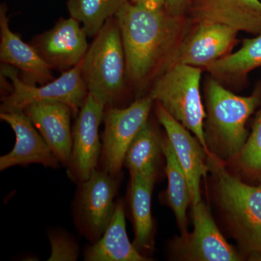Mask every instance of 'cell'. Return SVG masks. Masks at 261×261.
<instances>
[{"mask_svg": "<svg viewBox=\"0 0 261 261\" xmlns=\"http://www.w3.org/2000/svg\"><path fill=\"white\" fill-rule=\"evenodd\" d=\"M0 61L20 70L27 83L46 84L53 80L51 68L32 44L12 32L5 6L0 8Z\"/></svg>", "mask_w": 261, "mask_h": 261, "instance_id": "17", "label": "cell"}, {"mask_svg": "<svg viewBox=\"0 0 261 261\" xmlns=\"http://www.w3.org/2000/svg\"><path fill=\"white\" fill-rule=\"evenodd\" d=\"M261 67V33L251 39H244L238 51L230 53L205 68L211 76L221 81H236Z\"/></svg>", "mask_w": 261, "mask_h": 261, "instance_id": "21", "label": "cell"}, {"mask_svg": "<svg viewBox=\"0 0 261 261\" xmlns=\"http://www.w3.org/2000/svg\"><path fill=\"white\" fill-rule=\"evenodd\" d=\"M118 177L96 170L90 177L80 182L73 204L77 227L94 244L97 243L111 223L116 203Z\"/></svg>", "mask_w": 261, "mask_h": 261, "instance_id": "8", "label": "cell"}, {"mask_svg": "<svg viewBox=\"0 0 261 261\" xmlns=\"http://www.w3.org/2000/svg\"><path fill=\"white\" fill-rule=\"evenodd\" d=\"M115 17L121 32L127 78L137 87H145L166 69L191 23L165 8L151 9L129 1Z\"/></svg>", "mask_w": 261, "mask_h": 261, "instance_id": "1", "label": "cell"}, {"mask_svg": "<svg viewBox=\"0 0 261 261\" xmlns=\"http://www.w3.org/2000/svg\"><path fill=\"white\" fill-rule=\"evenodd\" d=\"M87 34L78 20L61 18L32 44L51 69L65 72L80 64L88 50Z\"/></svg>", "mask_w": 261, "mask_h": 261, "instance_id": "12", "label": "cell"}, {"mask_svg": "<svg viewBox=\"0 0 261 261\" xmlns=\"http://www.w3.org/2000/svg\"><path fill=\"white\" fill-rule=\"evenodd\" d=\"M194 228L175 242L178 255L188 260L235 261L241 257L221 233L210 209L201 200L192 205Z\"/></svg>", "mask_w": 261, "mask_h": 261, "instance_id": "11", "label": "cell"}, {"mask_svg": "<svg viewBox=\"0 0 261 261\" xmlns=\"http://www.w3.org/2000/svg\"><path fill=\"white\" fill-rule=\"evenodd\" d=\"M161 149L166 161V172L168 178V189L166 192L167 202L174 213L181 235H186L188 233L187 229V207L190 204L192 205L188 180L167 137L166 138L161 139Z\"/></svg>", "mask_w": 261, "mask_h": 261, "instance_id": "20", "label": "cell"}, {"mask_svg": "<svg viewBox=\"0 0 261 261\" xmlns=\"http://www.w3.org/2000/svg\"><path fill=\"white\" fill-rule=\"evenodd\" d=\"M86 261H145L126 232L124 207L121 201L116 202L114 214L102 238L87 247L84 252Z\"/></svg>", "mask_w": 261, "mask_h": 261, "instance_id": "18", "label": "cell"}, {"mask_svg": "<svg viewBox=\"0 0 261 261\" xmlns=\"http://www.w3.org/2000/svg\"><path fill=\"white\" fill-rule=\"evenodd\" d=\"M220 209L244 255L261 261V184L248 185L230 173L222 161L207 154Z\"/></svg>", "mask_w": 261, "mask_h": 261, "instance_id": "3", "label": "cell"}, {"mask_svg": "<svg viewBox=\"0 0 261 261\" xmlns=\"http://www.w3.org/2000/svg\"><path fill=\"white\" fill-rule=\"evenodd\" d=\"M243 174L261 184V105L254 119L252 130L245 145L234 159Z\"/></svg>", "mask_w": 261, "mask_h": 261, "instance_id": "24", "label": "cell"}, {"mask_svg": "<svg viewBox=\"0 0 261 261\" xmlns=\"http://www.w3.org/2000/svg\"><path fill=\"white\" fill-rule=\"evenodd\" d=\"M128 0H68L70 16L82 25L87 37H94L108 20L116 16Z\"/></svg>", "mask_w": 261, "mask_h": 261, "instance_id": "22", "label": "cell"}, {"mask_svg": "<svg viewBox=\"0 0 261 261\" xmlns=\"http://www.w3.org/2000/svg\"><path fill=\"white\" fill-rule=\"evenodd\" d=\"M191 0H165L164 8L175 16H185Z\"/></svg>", "mask_w": 261, "mask_h": 261, "instance_id": "26", "label": "cell"}, {"mask_svg": "<svg viewBox=\"0 0 261 261\" xmlns=\"http://www.w3.org/2000/svg\"><path fill=\"white\" fill-rule=\"evenodd\" d=\"M57 159L65 166L69 163L72 147L71 108L59 101H40L24 109Z\"/></svg>", "mask_w": 261, "mask_h": 261, "instance_id": "16", "label": "cell"}, {"mask_svg": "<svg viewBox=\"0 0 261 261\" xmlns=\"http://www.w3.org/2000/svg\"><path fill=\"white\" fill-rule=\"evenodd\" d=\"M156 116L162 125L178 162L183 168L191 194L192 205L202 200L200 183L208 171L207 152L198 139L190 130L176 121L157 102Z\"/></svg>", "mask_w": 261, "mask_h": 261, "instance_id": "13", "label": "cell"}, {"mask_svg": "<svg viewBox=\"0 0 261 261\" xmlns=\"http://www.w3.org/2000/svg\"><path fill=\"white\" fill-rule=\"evenodd\" d=\"M51 252L48 260H76L79 257V247L69 235L61 231L49 233Z\"/></svg>", "mask_w": 261, "mask_h": 261, "instance_id": "25", "label": "cell"}, {"mask_svg": "<svg viewBox=\"0 0 261 261\" xmlns=\"http://www.w3.org/2000/svg\"><path fill=\"white\" fill-rule=\"evenodd\" d=\"M187 13L192 23L213 22L238 32L261 33L260 0H191Z\"/></svg>", "mask_w": 261, "mask_h": 261, "instance_id": "15", "label": "cell"}, {"mask_svg": "<svg viewBox=\"0 0 261 261\" xmlns=\"http://www.w3.org/2000/svg\"><path fill=\"white\" fill-rule=\"evenodd\" d=\"M156 174L157 171H150L130 176V203L135 233L133 245L140 252L152 247L154 221L151 200Z\"/></svg>", "mask_w": 261, "mask_h": 261, "instance_id": "19", "label": "cell"}, {"mask_svg": "<svg viewBox=\"0 0 261 261\" xmlns=\"http://www.w3.org/2000/svg\"><path fill=\"white\" fill-rule=\"evenodd\" d=\"M207 114L204 130L209 153L231 161L240 153L248 137L246 123L261 105V82L250 96H239L213 76L205 84Z\"/></svg>", "mask_w": 261, "mask_h": 261, "instance_id": "2", "label": "cell"}, {"mask_svg": "<svg viewBox=\"0 0 261 261\" xmlns=\"http://www.w3.org/2000/svg\"><path fill=\"white\" fill-rule=\"evenodd\" d=\"M82 75L89 94L106 107L113 106L126 87V58L116 17L94 37L82 61Z\"/></svg>", "mask_w": 261, "mask_h": 261, "instance_id": "4", "label": "cell"}, {"mask_svg": "<svg viewBox=\"0 0 261 261\" xmlns=\"http://www.w3.org/2000/svg\"><path fill=\"white\" fill-rule=\"evenodd\" d=\"M0 118L11 127L16 139L13 149L0 158V171L32 163L54 168L59 166L60 161L23 111H1Z\"/></svg>", "mask_w": 261, "mask_h": 261, "instance_id": "14", "label": "cell"}, {"mask_svg": "<svg viewBox=\"0 0 261 261\" xmlns=\"http://www.w3.org/2000/svg\"><path fill=\"white\" fill-rule=\"evenodd\" d=\"M132 3L151 9H161L165 6V0H132Z\"/></svg>", "mask_w": 261, "mask_h": 261, "instance_id": "27", "label": "cell"}, {"mask_svg": "<svg viewBox=\"0 0 261 261\" xmlns=\"http://www.w3.org/2000/svg\"><path fill=\"white\" fill-rule=\"evenodd\" d=\"M192 24L193 27L189 29L173 53L166 69L174 64L205 69L231 53L238 42V31L228 25L206 21Z\"/></svg>", "mask_w": 261, "mask_h": 261, "instance_id": "9", "label": "cell"}, {"mask_svg": "<svg viewBox=\"0 0 261 261\" xmlns=\"http://www.w3.org/2000/svg\"><path fill=\"white\" fill-rule=\"evenodd\" d=\"M106 106L88 94L77 115L72 129V147L68 173L80 183L88 179L97 170L102 152L99 127L104 118Z\"/></svg>", "mask_w": 261, "mask_h": 261, "instance_id": "10", "label": "cell"}, {"mask_svg": "<svg viewBox=\"0 0 261 261\" xmlns=\"http://www.w3.org/2000/svg\"><path fill=\"white\" fill-rule=\"evenodd\" d=\"M202 70L188 65H171L154 81L149 96L190 130L208 154L204 130L206 113L200 92Z\"/></svg>", "mask_w": 261, "mask_h": 261, "instance_id": "5", "label": "cell"}, {"mask_svg": "<svg viewBox=\"0 0 261 261\" xmlns=\"http://www.w3.org/2000/svg\"><path fill=\"white\" fill-rule=\"evenodd\" d=\"M161 149V139L154 127L147 122L132 142L125 156L123 166L130 176L157 171L156 166Z\"/></svg>", "mask_w": 261, "mask_h": 261, "instance_id": "23", "label": "cell"}, {"mask_svg": "<svg viewBox=\"0 0 261 261\" xmlns=\"http://www.w3.org/2000/svg\"><path fill=\"white\" fill-rule=\"evenodd\" d=\"M153 102L148 95L138 98L127 108H106L100 156L103 171L119 177L127 150L148 122Z\"/></svg>", "mask_w": 261, "mask_h": 261, "instance_id": "7", "label": "cell"}, {"mask_svg": "<svg viewBox=\"0 0 261 261\" xmlns=\"http://www.w3.org/2000/svg\"><path fill=\"white\" fill-rule=\"evenodd\" d=\"M1 75L9 79L12 84L10 94L3 98L1 111L4 112L24 111L33 103L53 100L68 105L77 116L89 94L82 78V62L41 87L24 82L10 65L2 64Z\"/></svg>", "mask_w": 261, "mask_h": 261, "instance_id": "6", "label": "cell"}]
</instances>
